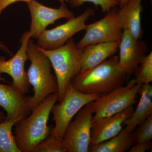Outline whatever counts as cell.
<instances>
[{"label": "cell", "instance_id": "6", "mask_svg": "<svg viewBox=\"0 0 152 152\" xmlns=\"http://www.w3.org/2000/svg\"><path fill=\"white\" fill-rule=\"evenodd\" d=\"M141 86L132 79L126 86L118 87L90 103L94 112L92 123L133 106Z\"/></svg>", "mask_w": 152, "mask_h": 152}, {"label": "cell", "instance_id": "7", "mask_svg": "<svg viewBox=\"0 0 152 152\" xmlns=\"http://www.w3.org/2000/svg\"><path fill=\"white\" fill-rule=\"evenodd\" d=\"M93 116L90 103L79 111L68 125L63 139L68 152H89Z\"/></svg>", "mask_w": 152, "mask_h": 152}, {"label": "cell", "instance_id": "17", "mask_svg": "<svg viewBox=\"0 0 152 152\" xmlns=\"http://www.w3.org/2000/svg\"><path fill=\"white\" fill-rule=\"evenodd\" d=\"M137 106L130 117L125 121V129L130 132L152 115V86L150 84L142 85Z\"/></svg>", "mask_w": 152, "mask_h": 152}, {"label": "cell", "instance_id": "19", "mask_svg": "<svg viewBox=\"0 0 152 152\" xmlns=\"http://www.w3.org/2000/svg\"><path fill=\"white\" fill-rule=\"evenodd\" d=\"M20 120H5L0 123V152H20L17 147L13 128Z\"/></svg>", "mask_w": 152, "mask_h": 152}, {"label": "cell", "instance_id": "8", "mask_svg": "<svg viewBox=\"0 0 152 152\" xmlns=\"http://www.w3.org/2000/svg\"><path fill=\"white\" fill-rule=\"evenodd\" d=\"M94 14V10L89 7L78 16L68 19L65 23L52 29H46L37 39V45L45 50H53L62 46L73 36L85 30L86 21Z\"/></svg>", "mask_w": 152, "mask_h": 152}, {"label": "cell", "instance_id": "28", "mask_svg": "<svg viewBox=\"0 0 152 152\" xmlns=\"http://www.w3.org/2000/svg\"><path fill=\"white\" fill-rule=\"evenodd\" d=\"M119 7H121L122 6L124 5L128 0H119Z\"/></svg>", "mask_w": 152, "mask_h": 152}, {"label": "cell", "instance_id": "11", "mask_svg": "<svg viewBox=\"0 0 152 152\" xmlns=\"http://www.w3.org/2000/svg\"><path fill=\"white\" fill-rule=\"evenodd\" d=\"M31 16L29 31L31 38L37 39L48 26L53 24L61 19H70L75 17L66 4H62L59 8H53L44 5L35 0L26 2Z\"/></svg>", "mask_w": 152, "mask_h": 152}, {"label": "cell", "instance_id": "5", "mask_svg": "<svg viewBox=\"0 0 152 152\" xmlns=\"http://www.w3.org/2000/svg\"><path fill=\"white\" fill-rule=\"evenodd\" d=\"M101 95L82 93L74 88L70 84L66 91L64 97L59 104H55L51 113L55 126L51 132L55 137L63 140L68 125L74 117L88 104L97 100Z\"/></svg>", "mask_w": 152, "mask_h": 152}, {"label": "cell", "instance_id": "24", "mask_svg": "<svg viewBox=\"0 0 152 152\" xmlns=\"http://www.w3.org/2000/svg\"><path fill=\"white\" fill-rule=\"evenodd\" d=\"M152 148L151 141L145 142L136 143L135 145L132 146L129 150L130 152H145L149 151Z\"/></svg>", "mask_w": 152, "mask_h": 152}, {"label": "cell", "instance_id": "2", "mask_svg": "<svg viewBox=\"0 0 152 152\" xmlns=\"http://www.w3.org/2000/svg\"><path fill=\"white\" fill-rule=\"evenodd\" d=\"M128 76L119 65L118 57L113 56L94 67L80 71L71 83L82 93L102 96L123 86Z\"/></svg>", "mask_w": 152, "mask_h": 152}, {"label": "cell", "instance_id": "25", "mask_svg": "<svg viewBox=\"0 0 152 152\" xmlns=\"http://www.w3.org/2000/svg\"><path fill=\"white\" fill-rule=\"evenodd\" d=\"M31 0H0V15L3 11L7 7L14 3L20 1H24L27 2ZM62 4H65L66 2H69V0H58Z\"/></svg>", "mask_w": 152, "mask_h": 152}, {"label": "cell", "instance_id": "13", "mask_svg": "<svg viewBox=\"0 0 152 152\" xmlns=\"http://www.w3.org/2000/svg\"><path fill=\"white\" fill-rule=\"evenodd\" d=\"M118 48L119 65L128 76L130 75L146 55L147 44L134 37L129 30H124Z\"/></svg>", "mask_w": 152, "mask_h": 152}, {"label": "cell", "instance_id": "27", "mask_svg": "<svg viewBox=\"0 0 152 152\" xmlns=\"http://www.w3.org/2000/svg\"><path fill=\"white\" fill-rule=\"evenodd\" d=\"M6 118V116L3 112L0 111V123L4 121Z\"/></svg>", "mask_w": 152, "mask_h": 152}, {"label": "cell", "instance_id": "14", "mask_svg": "<svg viewBox=\"0 0 152 152\" xmlns=\"http://www.w3.org/2000/svg\"><path fill=\"white\" fill-rule=\"evenodd\" d=\"M134 110L132 106L122 112L93 123L90 146L105 141L118 134L123 129L125 121L131 116Z\"/></svg>", "mask_w": 152, "mask_h": 152}, {"label": "cell", "instance_id": "3", "mask_svg": "<svg viewBox=\"0 0 152 152\" xmlns=\"http://www.w3.org/2000/svg\"><path fill=\"white\" fill-rule=\"evenodd\" d=\"M37 47L48 58L54 71L60 102L72 80L81 69L83 48L77 46L72 38L58 48L45 50Z\"/></svg>", "mask_w": 152, "mask_h": 152}, {"label": "cell", "instance_id": "20", "mask_svg": "<svg viewBox=\"0 0 152 152\" xmlns=\"http://www.w3.org/2000/svg\"><path fill=\"white\" fill-rule=\"evenodd\" d=\"M137 83L149 84L152 82V52L145 55L134 73Z\"/></svg>", "mask_w": 152, "mask_h": 152}, {"label": "cell", "instance_id": "23", "mask_svg": "<svg viewBox=\"0 0 152 152\" xmlns=\"http://www.w3.org/2000/svg\"><path fill=\"white\" fill-rule=\"evenodd\" d=\"M69 2L72 7L75 8L81 7L85 3H91L96 7H100L102 12L105 13L119 6V0H69Z\"/></svg>", "mask_w": 152, "mask_h": 152}, {"label": "cell", "instance_id": "16", "mask_svg": "<svg viewBox=\"0 0 152 152\" xmlns=\"http://www.w3.org/2000/svg\"><path fill=\"white\" fill-rule=\"evenodd\" d=\"M120 41L99 43L84 48L80 71L94 67L113 56L118 49Z\"/></svg>", "mask_w": 152, "mask_h": 152}, {"label": "cell", "instance_id": "4", "mask_svg": "<svg viewBox=\"0 0 152 152\" xmlns=\"http://www.w3.org/2000/svg\"><path fill=\"white\" fill-rule=\"evenodd\" d=\"M27 53L31 62L27 73L34 91L31 99L33 110L49 95L58 92V86L56 76L52 73L51 64L48 58L31 39Z\"/></svg>", "mask_w": 152, "mask_h": 152}, {"label": "cell", "instance_id": "10", "mask_svg": "<svg viewBox=\"0 0 152 152\" xmlns=\"http://www.w3.org/2000/svg\"><path fill=\"white\" fill-rule=\"evenodd\" d=\"M116 9H112L99 20L86 25L85 33L77 46L80 48L93 44L121 40L123 30L116 16Z\"/></svg>", "mask_w": 152, "mask_h": 152}, {"label": "cell", "instance_id": "18", "mask_svg": "<svg viewBox=\"0 0 152 152\" xmlns=\"http://www.w3.org/2000/svg\"><path fill=\"white\" fill-rule=\"evenodd\" d=\"M134 143L133 132L123 129L117 135L107 140L91 146L89 152H124L129 150Z\"/></svg>", "mask_w": 152, "mask_h": 152}, {"label": "cell", "instance_id": "22", "mask_svg": "<svg viewBox=\"0 0 152 152\" xmlns=\"http://www.w3.org/2000/svg\"><path fill=\"white\" fill-rule=\"evenodd\" d=\"M137 127L133 132L134 143L151 141L152 139V115Z\"/></svg>", "mask_w": 152, "mask_h": 152}, {"label": "cell", "instance_id": "9", "mask_svg": "<svg viewBox=\"0 0 152 152\" xmlns=\"http://www.w3.org/2000/svg\"><path fill=\"white\" fill-rule=\"evenodd\" d=\"M31 39L29 31L25 32L20 40V47L13 56L8 60L5 57L0 56V81L5 82V79L2 77L1 75L7 74L12 79L11 84L26 94L29 92L30 86L25 67L26 61L28 60V44Z\"/></svg>", "mask_w": 152, "mask_h": 152}, {"label": "cell", "instance_id": "21", "mask_svg": "<svg viewBox=\"0 0 152 152\" xmlns=\"http://www.w3.org/2000/svg\"><path fill=\"white\" fill-rule=\"evenodd\" d=\"M33 152H68V150L63 141L57 138L50 131L48 137L38 144Z\"/></svg>", "mask_w": 152, "mask_h": 152}, {"label": "cell", "instance_id": "12", "mask_svg": "<svg viewBox=\"0 0 152 152\" xmlns=\"http://www.w3.org/2000/svg\"><path fill=\"white\" fill-rule=\"evenodd\" d=\"M32 96H27L10 85L0 84V107L7 113L6 120H20L32 110Z\"/></svg>", "mask_w": 152, "mask_h": 152}, {"label": "cell", "instance_id": "26", "mask_svg": "<svg viewBox=\"0 0 152 152\" xmlns=\"http://www.w3.org/2000/svg\"><path fill=\"white\" fill-rule=\"evenodd\" d=\"M0 50L8 54L10 56H12V52L10 50L8 47L1 40H0Z\"/></svg>", "mask_w": 152, "mask_h": 152}, {"label": "cell", "instance_id": "1", "mask_svg": "<svg viewBox=\"0 0 152 152\" xmlns=\"http://www.w3.org/2000/svg\"><path fill=\"white\" fill-rule=\"evenodd\" d=\"M58 101L57 93L51 94L14 126V138L20 152H33L38 144L48 135V125L53 106Z\"/></svg>", "mask_w": 152, "mask_h": 152}, {"label": "cell", "instance_id": "15", "mask_svg": "<svg viewBox=\"0 0 152 152\" xmlns=\"http://www.w3.org/2000/svg\"><path fill=\"white\" fill-rule=\"evenodd\" d=\"M142 0H128L118 10L116 16L123 30H128L136 39H140L143 34L141 14L142 11Z\"/></svg>", "mask_w": 152, "mask_h": 152}]
</instances>
